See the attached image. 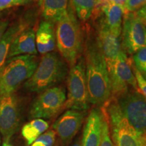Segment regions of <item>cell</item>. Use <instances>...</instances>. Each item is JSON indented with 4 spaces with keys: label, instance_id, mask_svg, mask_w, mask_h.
Returning a JSON list of instances; mask_svg holds the SVG:
<instances>
[{
    "label": "cell",
    "instance_id": "obj_1",
    "mask_svg": "<svg viewBox=\"0 0 146 146\" xmlns=\"http://www.w3.org/2000/svg\"><path fill=\"white\" fill-rule=\"evenodd\" d=\"M84 60L89 103L102 106L110 100L111 87L104 56L96 38L87 40Z\"/></svg>",
    "mask_w": 146,
    "mask_h": 146
},
{
    "label": "cell",
    "instance_id": "obj_2",
    "mask_svg": "<svg viewBox=\"0 0 146 146\" xmlns=\"http://www.w3.org/2000/svg\"><path fill=\"white\" fill-rule=\"evenodd\" d=\"M56 41L60 54L72 67L82 52V34L70 1L66 12L57 23Z\"/></svg>",
    "mask_w": 146,
    "mask_h": 146
},
{
    "label": "cell",
    "instance_id": "obj_3",
    "mask_svg": "<svg viewBox=\"0 0 146 146\" xmlns=\"http://www.w3.org/2000/svg\"><path fill=\"white\" fill-rule=\"evenodd\" d=\"M68 74L65 60L55 52L43 55L33 75L24 84L31 92H42L62 81Z\"/></svg>",
    "mask_w": 146,
    "mask_h": 146
},
{
    "label": "cell",
    "instance_id": "obj_4",
    "mask_svg": "<svg viewBox=\"0 0 146 146\" xmlns=\"http://www.w3.org/2000/svg\"><path fill=\"white\" fill-rule=\"evenodd\" d=\"M34 55H21L6 60L0 68V96L13 93L33 75L38 66Z\"/></svg>",
    "mask_w": 146,
    "mask_h": 146
},
{
    "label": "cell",
    "instance_id": "obj_5",
    "mask_svg": "<svg viewBox=\"0 0 146 146\" xmlns=\"http://www.w3.org/2000/svg\"><path fill=\"white\" fill-rule=\"evenodd\" d=\"M104 106L108 116L114 146L146 145V135L139 133L128 123L116 100L110 99Z\"/></svg>",
    "mask_w": 146,
    "mask_h": 146
},
{
    "label": "cell",
    "instance_id": "obj_6",
    "mask_svg": "<svg viewBox=\"0 0 146 146\" xmlns=\"http://www.w3.org/2000/svg\"><path fill=\"white\" fill-rule=\"evenodd\" d=\"M67 91L65 108L78 111L89 108L90 103L84 57L80 56L75 64L70 67L67 79Z\"/></svg>",
    "mask_w": 146,
    "mask_h": 146
},
{
    "label": "cell",
    "instance_id": "obj_7",
    "mask_svg": "<svg viewBox=\"0 0 146 146\" xmlns=\"http://www.w3.org/2000/svg\"><path fill=\"white\" fill-rule=\"evenodd\" d=\"M133 65L132 60L122 50L114 62L108 67L111 87L110 99H117L132 89L138 91Z\"/></svg>",
    "mask_w": 146,
    "mask_h": 146
},
{
    "label": "cell",
    "instance_id": "obj_8",
    "mask_svg": "<svg viewBox=\"0 0 146 146\" xmlns=\"http://www.w3.org/2000/svg\"><path fill=\"white\" fill-rule=\"evenodd\" d=\"M114 100L128 123L146 135V99L141 93L132 89Z\"/></svg>",
    "mask_w": 146,
    "mask_h": 146
},
{
    "label": "cell",
    "instance_id": "obj_9",
    "mask_svg": "<svg viewBox=\"0 0 146 146\" xmlns=\"http://www.w3.org/2000/svg\"><path fill=\"white\" fill-rule=\"evenodd\" d=\"M120 39L122 50L129 55L146 47V27L135 12L124 14Z\"/></svg>",
    "mask_w": 146,
    "mask_h": 146
},
{
    "label": "cell",
    "instance_id": "obj_10",
    "mask_svg": "<svg viewBox=\"0 0 146 146\" xmlns=\"http://www.w3.org/2000/svg\"><path fill=\"white\" fill-rule=\"evenodd\" d=\"M66 95L62 87H53L42 91L31 106L30 116L33 118H50L64 106Z\"/></svg>",
    "mask_w": 146,
    "mask_h": 146
},
{
    "label": "cell",
    "instance_id": "obj_11",
    "mask_svg": "<svg viewBox=\"0 0 146 146\" xmlns=\"http://www.w3.org/2000/svg\"><path fill=\"white\" fill-rule=\"evenodd\" d=\"M19 125V110L14 94L0 96V132L4 142H9Z\"/></svg>",
    "mask_w": 146,
    "mask_h": 146
},
{
    "label": "cell",
    "instance_id": "obj_12",
    "mask_svg": "<svg viewBox=\"0 0 146 146\" xmlns=\"http://www.w3.org/2000/svg\"><path fill=\"white\" fill-rule=\"evenodd\" d=\"M84 116L81 111L68 110L56 120L53 129L64 143H68L76 135L81 129Z\"/></svg>",
    "mask_w": 146,
    "mask_h": 146
},
{
    "label": "cell",
    "instance_id": "obj_13",
    "mask_svg": "<svg viewBox=\"0 0 146 146\" xmlns=\"http://www.w3.org/2000/svg\"><path fill=\"white\" fill-rule=\"evenodd\" d=\"M96 40L104 56L108 68L114 62L122 51L120 37L113 34L100 21Z\"/></svg>",
    "mask_w": 146,
    "mask_h": 146
},
{
    "label": "cell",
    "instance_id": "obj_14",
    "mask_svg": "<svg viewBox=\"0 0 146 146\" xmlns=\"http://www.w3.org/2000/svg\"><path fill=\"white\" fill-rule=\"evenodd\" d=\"M103 107L91 110L84 127L81 146H100Z\"/></svg>",
    "mask_w": 146,
    "mask_h": 146
},
{
    "label": "cell",
    "instance_id": "obj_15",
    "mask_svg": "<svg viewBox=\"0 0 146 146\" xmlns=\"http://www.w3.org/2000/svg\"><path fill=\"white\" fill-rule=\"evenodd\" d=\"M21 55H37L35 32L31 28L23 29L17 35L11 45L7 60Z\"/></svg>",
    "mask_w": 146,
    "mask_h": 146
},
{
    "label": "cell",
    "instance_id": "obj_16",
    "mask_svg": "<svg viewBox=\"0 0 146 146\" xmlns=\"http://www.w3.org/2000/svg\"><path fill=\"white\" fill-rule=\"evenodd\" d=\"M35 43L37 52L42 55L54 50L56 43L54 23L47 21L40 23L35 33Z\"/></svg>",
    "mask_w": 146,
    "mask_h": 146
},
{
    "label": "cell",
    "instance_id": "obj_17",
    "mask_svg": "<svg viewBox=\"0 0 146 146\" xmlns=\"http://www.w3.org/2000/svg\"><path fill=\"white\" fill-rule=\"evenodd\" d=\"M100 10L103 14L101 21L113 34L120 37L124 16L123 7L114 3H105L100 5Z\"/></svg>",
    "mask_w": 146,
    "mask_h": 146
},
{
    "label": "cell",
    "instance_id": "obj_18",
    "mask_svg": "<svg viewBox=\"0 0 146 146\" xmlns=\"http://www.w3.org/2000/svg\"><path fill=\"white\" fill-rule=\"evenodd\" d=\"M68 0H41V14L45 21L57 23L66 12Z\"/></svg>",
    "mask_w": 146,
    "mask_h": 146
},
{
    "label": "cell",
    "instance_id": "obj_19",
    "mask_svg": "<svg viewBox=\"0 0 146 146\" xmlns=\"http://www.w3.org/2000/svg\"><path fill=\"white\" fill-rule=\"evenodd\" d=\"M23 29H25V26L23 24L20 22H16L8 27L0 39V68L6 61L9 50L14 39Z\"/></svg>",
    "mask_w": 146,
    "mask_h": 146
},
{
    "label": "cell",
    "instance_id": "obj_20",
    "mask_svg": "<svg viewBox=\"0 0 146 146\" xmlns=\"http://www.w3.org/2000/svg\"><path fill=\"white\" fill-rule=\"evenodd\" d=\"M49 128L47 122L41 118H35L24 125L22 129V135L31 145L41 135Z\"/></svg>",
    "mask_w": 146,
    "mask_h": 146
},
{
    "label": "cell",
    "instance_id": "obj_21",
    "mask_svg": "<svg viewBox=\"0 0 146 146\" xmlns=\"http://www.w3.org/2000/svg\"><path fill=\"white\" fill-rule=\"evenodd\" d=\"M76 16L82 22L89 20L94 14L98 1L96 0H70Z\"/></svg>",
    "mask_w": 146,
    "mask_h": 146
},
{
    "label": "cell",
    "instance_id": "obj_22",
    "mask_svg": "<svg viewBox=\"0 0 146 146\" xmlns=\"http://www.w3.org/2000/svg\"><path fill=\"white\" fill-rule=\"evenodd\" d=\"M102 107H103L104 113L103 118H102L100 146H114L110 136V127L108 116L106 109L104 106H102Z\"/></svg>",
    "mask_w": 146,
    "mask_h": 146
},
{
    "label": "cell",
    "instance_id": "obj_23",
    "mask_svg": "<svg viewBox=\"0 0 146 146\" xmlns=\"http://www.w3.org/2000/svg\"><path fill=\"white\" fill-rule=\"evenodd\" d=\"M133 62L137 70L141 74L146 72V47L133 55Z\"/></svg>",
    "mask_w": 146,
    "mask_h": 146
},
{
    "label": "cell",
    "instance_id": "obj_24",
    "mask_svg": "<svg viewBox=\"0 0 146 146\" xmlns=\"http://www.w3.org/2000/svg\"><path fill=\"white\" fill-rule=\"evenodd\" d=\"M56 140V133L54 130L47 131L41 135L32 143L31 146H52Z\"/></svg>",
    "mask_w": 146,
    "mask_h": 146
},
{
    "label": "cell",
    "instance_id": "obj_25",
    "mask_svg": "<svg viewBox=\"0 0 146 146\" xmlns=\"http://www.w3.org/2000/svg\"><path fill=\"white\" fill-rule=\"evenodd\" d=\"M146 3V0H126L124 5V14L137 12Z\"/></svg>",
    "mask_w": 146,
    "mask_h": 146
},
{
    "label": "cell",
    "instance_id": "obj_26",
    "mask_svg": "<svg viewBox=\"0 0 146 146\" xmlns=\"http://www.w3.org/2000/svg\"><path fill=\"white\" fill-rule=\"evenodd\" d=\"M133 70L137 81L138 91L146 99V80L144 78L141 73L137 70V68L135 67L134 64L133 65Z\"/></svg>",
    "mask_w": 146,
    "mask_h": 146
},
{
    "label": "cell",
    "instance_id": "obj_27",
    "mask_svg": "<svg viewBox=\"0 0 146 146\" xmlns=\"http://www.w3.org/2000/svg\"><path fill=\"white\" fill-rule=\"evenodd\" d=\"M32 0H0V11L12 7L26 5Z\"/></svg>",
    "mask_w": 146,
    "mask_h": 146
},
{
    "label": "cell",
    "instance_id": "obj_28",
    "mask_svg": "<svg viewBox=\"0 0 146 146\" xmlns=\"http://www.w3.org/2000/svg\"><path fill=\"white\" fill-rule=\"evenodd\" d=\"M9 24H10V22L8 20L0 19V39H1L9 27Z\"/></svg>",
    "mask_w": 146,
    "mask_h": 146
},
{
    "label": "cell",
    "instance_id": "obj_29",
    "mask_svg": "<svg viewBox=\"0 0 146 146\" xmlns=\"http://www.w3.org/2000/svg\"><path fill=\"white\" fill-rule=\"evenodd\" d=\"M126 0H102L101 3L100 4V5L102 4V3H114V4H116L118 5H120V6L124 7V5H125Z\"/></svg>",
    "mask_w": 146,
    "mask_h": 146
},
{
    "label": "cell",
    "instance_id": "obj_30",
    "mask_svg": "<svg viewBox=\"0 0 146 146\" xmlns=\"http://www.w3.org/2000/svg\"><path fill=\"white\" fill-rule=\"evenodd\" d=\"M135 13L139 17H141V16L146 15V3L140 10H139L137 12H136Z\"/></svg>",
    "mask_w": 146,
    "mask_h": 146
},
{
    "label": "cell",
    "instance_id": "obj_31",
    "mask_svg": "<svg viewBox=\"0 0 146 146\" xmlns=\"http://www.w3.org/2000/svg\"><path fill=\"white\" fill-rule=\"evenodd\" d=\"M138 17H139V16H138ZM139 18L141 20L142 22H143L144 25H145V26L146 27V15L141 16V17H139Z\"/></svg>",
    "mask_w": 146,
    "mask_h": 146
},
{
    "label": "cell",
    "instance_id": "obj_32",
    "mask_svg": "<svg viewBox=\"0 0 146 146\" xmlns=\"http://www.w3.org/2000/svg\"><path fill=\"white\" fill-rule=\"evenodd\" d=\"M72 146H81V143L79 141H76L74 144H73Z\"/></svg>",
    "mask_w": 146,
    "mask_h": 146
},
{
    "label": "cell",
    "instance_id": "obj_33",
    "mask_svg": "<svg viewBox=\"0 0 146 146\" xmlns=\"http://www.w3.org/2000/svg\"><path fill=\"white\" fill-rule=\"evenodd\" d=\"M2 146H12V145H10V144L8 142H4V143H3Z\"/></svg>",
    "mask_w": 146,
    "mask_h": 146
},
{
    "label": "cell",
    "instance_id": "obj_34",
    "mask_svg": "<svg viewBox=\"0 0 146 146\" xmlns=\"http://www.w3.org/2000/svg\"><path fill=\"white\" fill-rule=\"evenodd\" d=\"M96 1H98V6H100V3H101L102 0H96Z\"/></svg>",
    "mask_w": 146,
    "mask_h": 146
},
{
    "label": "cell",
    "instance_id": "obj_35",
    "mask_svg": "<svg viewBox=\"0 0 146 146\" xmlns=\"http://www.w3.org/2000/svg\"><path fill=\"white\" fill-rule=\"evenodd\" d=\"M142 75H143L144 78H145V79L146 80V72L145 73H143V74H142Z\"/></svg>",
    "mask_w": 146,
    "mask_h": 146
},
{
    "label": "cell",
    "instance_id": "obj_36",
    "mask_svg": "<svg viewBox=\"0 0 146 146\" xmlns=\"http://www.w3.org/2000/svg\"><path fill=\"white\" fill-rule=\"evenodd\" d=\"M0 142H1V140H0Z\"/></svg>",
    "mask_w": 146,
    "mask_h": 146
},
{
    "label": "cell",
    "instance_id": "obj_37",
    "mask_svg": "<svg viewBox=\"0 0 146 146\" xmlns=\"http://www.w3.org/2000/svg\"><path fill=\"white\" fill-rule=\"evenodd\" d=\"M145 146H146V145H145Z\"/></svg>",
    "mask_w": 146,
    "mask_h": 146
}]
</instances>
